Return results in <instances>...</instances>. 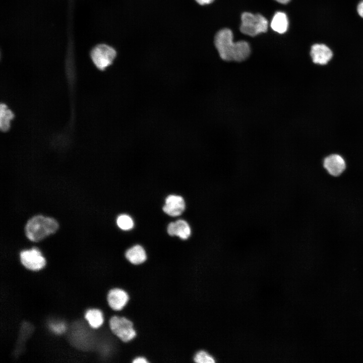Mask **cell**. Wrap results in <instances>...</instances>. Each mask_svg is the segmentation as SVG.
<instances>
[{"mask_svg": "<svg viewBox=\"0 0 363 363\" xmlns=\"http://www.w3.org/2000/svg\"><path fill=\"white\" fill-rule=\"evenodd\" d=\"M214 44L220 57L224 60L241 62L250 54L249 44L244 40L233 42V33L228 28L217 32Z\"/></svg>", "mask_w": 363, "mask_h": 363, "instance_id": "obj_1", "label": "cell"}, {"mask_svg": "<svg viewBox=\"0 0 363 363\" xmlns=\"http://www.w3.org/2000/svg\"><path fill=\"white\" fill-rule=\"evenodd\" d=\"M58 228L57 221L42 215L35 216L28 220L25 226V234L33 241H40L54 233Z\"/></svg>", "mask_w": 363, "mask_h": 363, "instance_id": "obj_2", "label": "cell"}, {"mask_svg": "<svg viewBox=\"0 0 363 363\" xmlns=\"http://www.w3.org/2000/svg\"><path fill=\"white\" fill-rule=\"evenodd\" d=\"M241 21L240 31L244 34L255 36L267 31L268 21L260 14L244 12L241 15Z\"/></svg>", "mask_w": 363, "mask_h": 363, "instance_id": "obj_3", "label": "cell"}, {"mask_svg": "<svg viewBox=\"0 0 363 363\" xmlns=\"http://www.w3.org/2000/svg\"><path fill=\"white\" fill-rule=\"evenodd\" d=\"M109 326L112 333L125 342L132 340L137 335L133 322L124 316H112Z\"/></svg>", "mask_w": 363, "mask_h": 363, "instance_id": "obj_4", "label": "cell"}, {"mask_svg": "<svg viewBox=\"0 0 363 363\" xmlns=\"http://www.w3.org/2000/svg\"><path fill=\"white\" fill-rule=\"evenodd\" d=\"M115 49L106 44L96 45L90 52L92 60L97 69L103 71L111 65L116 57Z\"/></svg>", "mask_w": 363, "mask_h": 363, "instance_id": "obj_5", "label": "cell"}, {"mask_svg": "<svg viewBox=\"0 0 363 363\" xmlns=\"http://www.w3.org/2000/svg\"><path fill=\"white\" fill-rule=\"evenodd\" d=\"M323 166L329 175L338 177L346 170L347 164L345 158L341 154L333 153L324 158Z\"/></svg>", "mask_w": 363, "mask_h": 363, "instance_id": "obj_6", "label": "cell"}, {"mask_svg": "<svg viewBox=\"0 0 363 363\" xmlns=\"http://www.w3.org/2000/svg\"><path fill=\"white\" fill-rule=\"evenodd\" d=\"M20 257L22 265L31 270H39L43 268L46 264L45 258L36 248L22 251Z\"/></svg>", "mask_w": 363, "mask_h": 363, "instance_id": "obj_7", "label": "cell"}, {"mask_svg": "<svg viewBox=\"0 0 363 363\" xmlns=\"http://www.w3.org/2000/svg\"><path fill=\"white\" fill-rule=\"evenodd\" d=\"M129 298L127 291L117 287L110 289L107 295L108 304L115 311L122 310L127 304Z\"/></svg>", "mask_w": 363, "mask_h": 363, "instance_id": "obj_8", "label": "cell"}, {"mask_svg": "<svg viewBox=\"0 0 363 363\" xmlns=\"http://www.w3.org/2000/svg\"><path fill=\"white\" fill-rule=\"evenodd\" d=\"M310 55L314 64L325 66L333 57L332 50L323 44H315L311 47Z\"/></svg>", "mask_w": 363, "mask_h": 363, "instance_id": "obj_9", "label": "cell"}, {"mask_svg": "<svg viewBox=\"0 0 363 363\" xmlns=\"http://www.w3.org/2000/svg\"><path fill=\"white\" fill-rule=\"evenodd\" d=\"M185 209V203L183 197L171 195L165 200V204L163 207V211L171 216H177L182 214Z\"/></svg>", "mask_w": 363, "mask_h": 363, "instance_id": "obj_10", "label": "cell"}, {"mask_svg": "<svg viewBox=\"0 0 363 363\" xmlns=\"http://www.w3.org/2000/svg\"><path fill=\"white\" fill-rule=\"evenodd\" d=\"M167 232L171 236L176 235L182 239H187L191 234V229L186 221L179 219L168 224Z\"/></svg>", "mask_w": 363, "mask_h": 363, "instance_id": "obj_11", "label": "cell"}, {"mask_svg": "<svg viewBox=\"0 0 363 363\" xmlns=\"http://www.w3.org/2000/svg\"><path fill=\"white\" fill-rule=\"evenodd\" d=\"M125 257L131 264L135 265H140L147 259V255L145 249L138 245L127 250Z\"/></svg>", "mask_w": 363, "mask_h": 363, "instance_id": "obj_12", "label": "cell"}, {"mask_svg": "<svg viewBox=\"0 0 363 363\" xmlns=\"http://www.w3.org/2000/svg\"><path fill=\"white\" fill-rule=\"evenodd\" d=\"M84 317L90 326L93 329H98L101 327L105 321L103 312L97 308L91 309L86 311Z\"/></svg>", "mask_w": 363, "mask_h": 363, "instance_id": "obj_13", "label": "cell"}, {"mask_svg": "<svg viewBox=\"0 0 363 363\" xmlns=\"http://www.w3.org/2000/svg\"><path fill=\"white\" fill-rule=\"evenodd\" d=\"M288 26V20L286 15L281 12H277L274 15L271 22V27L280 34L285 33Z\"/></svg>", "mask_w": 363, "mask_h": 363, "instance_id": "obj_14", "label": "cell"}, {"mask_svg": "<svg viewBox=\"0 0 363 363\" xmlns=\"http://www.w3.org/2000/svg\"><path fill=\"white\" fill-rule=\"evenodd\" d=\"M14 117L13 112L4 103L0 106V129L2 131L5 132L8 131L10 127V122Z\"/></svg>", "mask_w": 363, "mask_h": 363, "instance_id": "obj_15", "label": "cell"}, {"mask_svg": "<svg viewBox=\"0 0 363 363\" xmlns=\"http://www.w3.org/2000/svg\"><path fill=\"white\" fill-rule=\"evenodd\" d=\"M194 361L196 363H215V357L207 350L201 349L198 351L194 357Z\"/></svg>", "mask_w": 363, "mask_h": 363, "instance_id": "obj_16", "label": "cell"}, {"mask_svg": "<svg viewBox=\"0 0 363 363\" xmlns=\"http://www.w3.org/2000/svg\"><path fill=\"white\" fill-rule=\"evenodd\" d=\"M117 226L122 229L128 230L134 226V222L132 218L128 215H119L116 220Z\"/></svg>", "mask_w": 363, "mask_h": 363, "instance_id": "obj_17", "label": "cell"}, {"mask_svg": "<svg viewBox=\"0 0 363 363\" xmlns=\"http://www.w3.org/2000/svg\"><path fill=\"white\" fill-rule=\"evenodd\" d=\"M50 326L52 331L56 334H61L66 329V326L63 323L51 324Z\"/></svg>", "mask_w": 363, "mask_h": 363, "instance_id": "obj_18", "label": "cell"}, {"mask_svg": "<svg viewBox=\"0 0 363 363\" xmlns=\"http://www.w3.org/2000/svg\"><path fill=\"white\" fill-rule=\"evenodd\" d=\"M132 363H149L147 358L144 356H139L135 358Z\"/></svg>", "mask_w": 363, "mask_h": 363, "instance_id": "obj_19", "label": "cell"}, {"mask_svg": "<svg viewBox=\"0 0 363 363\" xmlns=\"http://www.w3.org/2000/svg\"><path fill=\"white\" fill-rule=\"evenodd\" d=\"M357 11L359 15L363 18V1L358 4L357 7Z\"/></svg>", "mask_w": 363, "mask_h": 363, "instance_id": "obj_20", "label": "cell"}, {"mask_svg": "<svg viewBox=\"0 0 363 363\" xmlns=\"http://www.w3.org/2000/svg\"><path fill=\"white\" fill-rule=\"evenodd\" d=\"M199 4L204 5L212 3L214 0H195Z\"/></svg>", "mask_w": 363, "mask_h": 363, "instance_id": "obj_21", "label": "cell"}, {"mask_svg": "<svg viewBox=\"0 0 363 363\" xmlns=\"http://www.w3.org/2000/svg\"><path fill=\"white\" fill-rule=\"evenodd\" d=\"M275 1H276L278 3H279L282 4H286L290 1V0H275Z\"/></svg>", "mask_w": 363, "mask_h": 363, "instance_id": "obj_22", "label": "cell"}]
</instances>
